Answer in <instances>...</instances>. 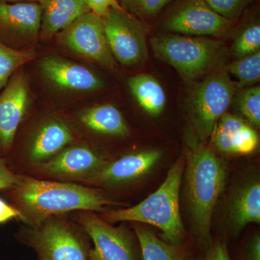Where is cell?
Wrapping results in <instances>:
<instances>
[{"label":"cell","mask_w":260,"mask_h":260,"mask_svg":"<svg viewBox=\"0 0 260 260\" xmlns=\"http://www.w3.org/2000/svg\"><path fill=\"white\" fill-rule=\"evenodd\" d=\"M172 0H129V7L138 14L150 18L158 14Z\"/></svg>","instance_id":"cell-28"},{"label":"cell","mask_w":260,"mask_h":260,"mask_svg":"<svg viewBox=\"0 0 260 260\" xmlns=\"http://www.w3.org/2000/svg\"><path fill=\"white\" fill-rule=\"evenodd\" d=\"M143 260H188L190 258L189 244L173 246L164 242L150 229L135 227Z\"/></svg>","instance_id":"cell-21"},{"label":"cell","mask_w":260,"mask_h":260,"mask_svg":"<svg viewBox=\"0 0 260 260\" xmlns=\"http://www.w3.org/2000/svg\"><path fill=\"white\" fill-rule=\"evenodd\" d=\"M150 44L156 57L186 80L222 69L226 59L223 43L208 38L160 34L152 38Z\"/></svg>","instance_id":"cell-4"},{"label":"cell","mask_w":260,"mask_h":260,"mask_svg":"<svg viewBox=\"0 0 260 260\" xmlns=\"http://www.w3.org/2000/svg\"><path fill=\"white\" fill-rule=\"evenodd\" d=\"M123 3H124V5H126V6L129 7V0H122Z\"/></svg>","instance_id":"cell-36"},{"label":"cell","mask_w":260,"mask_h":260,"mask_svg":"<svg viewBox=\"0 0 260 260\" xmlns=\"http://www.w3.org/2000/svg\"><path fill=\"white\" fill-rule=\"evenodd\" d=\"M128 85L137 102L150 115H160L167 104L165 90L151 75L139 74L131 77Z\"/></svg>","instance_id":"cell-22"},{"label":"cell","mask_w":260,"mask_h":260,"mask_svg":"<svg viewBox=\"0 0 260 260\" xmlns=\"http://www.w3.org/2000/svg\"><path fill=\"white\" fill-rule=\"evenodd\" d=\"M61 44L73 52L115 69L116 60L108 44L102 18L91 12L77 19L58 34Z\"/></svg>","instance_id":"cell-8"},{"label":"cell","mask_w":260,"mask_h":260,"mask_svg":"<svg viewBox=\"0 0 260 260\" xmlns=\"http://www.w3.org/2000/svg\"><path fill=\"white\" fill-rule=\"evenodd\" d=\"M91 148L75 146L39 164L43 172L53 177L93 179L108 164Z\"/></svg>","instance_id":"cell-11"},{"label":"cell","mask_w":260,"mask_h":260,"mask_svg":"<svg viewBox=\"0 0 260 260\" xmlns=\"http://www.w3.org/2000/svg\"><path fill=\"white\" fill-rule=\"evenodd\" d=\"M14 189L21 218L34 225L57 214L78 210L102 212L116 203L90 188L32 178H20Z\"/></svg>","instance_id":"cell-2"},{"label":"cell","mask_w":260,"mask_h":260,"mask_svg":"<svg viewBox=\"0 0 260 260\" xmlns=\"http://www.w3.org/2000/svg\"><path fill=\"white\" fill-rule=\"evenodd\" d=\"M39 0H0V2H5V3H21V2H37Z\"/></svg>","instance_id":"cell-34"},{"label":"cell","mask_w":260,"mask_h":260,"mask_svg":"<svg viewBox=\"0 0 260 260\" xmlns=\"http://www.w3.org/2000/svg\"><path fill=\"white\" fill-rule=\"evenodd\" d=\"M260 49V25L251 22L241 30L233 45V51L238 59L251 55Z\"/></svg>","instance_id":"cell-26"},{"label":"cell","mask_w":260,"mask_h":260,"mask_svg":"<svg viewBox=\"0 0 260 260\" xmlns=\"http://www.w3.org/2000/svg\"><path fill=\"white\" fill-rule=\"evenodd\" d=\"M238 88L226 70L208 74L195 87L189 104L190 134L188 138L205 144L215 124L232 105Z\"/></svg>","instance_id":"cell-5"},{"label":"cell","mask_w":260,"mask_h":260,"mask_svg":"<svg viewBox=\"0 0 260 260\" xmlns=\"http://www.w3.org/2000/svg\"><path fill=\"white\" fill-rule=\"evenodd\" d=\"M27 241L44 260H90L85 242L68 225L47 219L34 225Z\"/></svg>","instance_id":"cell-7"},{"label":"cell","mask_w":260,"mask_h":260,"mask_svg":"<svg viewBox=\"0 0 260 260\" xmlns=\"http://www.w3.org/2000/svg\"><path fill=\"white\" fill-rule=\"evenodd\" d=\"M28 103V85L25 75L17 74L0 93V148L8 150L23 119Z\"/></svg>","instance_id":"cell-12"},{"label":"cell","mask_w":260,"mask_h":260,"mask_svg":"<svg viewBox=\"0 0 260 260\" xmlns=\"http://www.w3.org/2000/svg\"><path fill=\"white\" fill-rule=\"evenodd\" d=\"M188 260H205V257L189 258Z\"/></svg>","instance_id":"cell-35"},{"label":"cell","mask_w":260,"mask_h":260,"mask_svg":"<svg viewBox=\"0 0 260 260\" xmlns=\"http://www.w3.org/2000/svg\"><path fill=\"white\" fill-rule=\"evenodd\" d=\"M185 161L179 158L171 167L165 181L157 190L139 204L114 210L103 215L109 223L133 221L150 224L161 231L160 239L173 246L186 243L185 229L181 220L179 194Z\"/></svg>","instance_id":"cell-3"},{"label":"cell","mask_w":260,"mask_h":260,"mask_svg":"<svg viewBox=\"0 0 260 260\" xmlns=\"http://www.w3.org/2000/svg\"><path fill=\"white\" fill-rule=\"evenodd\" d=\"M20 178L15 175L0 158V189H15L20 183Z\"/></svg>","instance_id":"cell-32"},{"label":"cell","mask_w":260,"mask_h":260,"mask_svg":"<svg viewBox=\"0 0 260 260\" xmlns=\"http://www.w3.org/2000/svg\"><path fill=\"white\" fill-rule=\"evenodd\" d=\"M39 3L42 11L40 32L43 39L59 34L90 12L83 0H39Z\"/></svg>","instance_id":"cell-18"},{"label":"cell","mask_w":260,"mask_h":260,"mask_svg":"<svg viewBox=\"0 0 260 260\" xmlns=\"http://www.w3.org/2000/svg\"><path fill=\"white\" fill-rule=\"evenodd\" d=\"M205 260H232L228 250L226 242L217 239L213 240L205 251Z\"/></svg>","instance_id":"cell-31"},{"label":"cell","mask_w":260,"mask_h":260,"mask_svg":"<svg viewBox=\"0 0 260 260\" xmlns=\"http://www.w3.org/2000/svg\"><path fill=\"white\" fill-rule=\"evenodd\" d=\"M84 125L99 134L124 137L129 129L122 114L110 104L97 106L86 109L80 116Z\"/></svg>","instance_id":"cell-20"},{"label":"cell","mask_w":260,"mask_h":260,"mask_svg":"<svg viewBox=\"0 0 260 260\" xmlns=\"http://www.w3.org/2000/svg\"><path fill=\"white\" fill-rule=\"evenodd\" d=\"M34 58L32 51L17 50L0 42V91L15 70Z\"/></svg>","instance_id":"cell-23"},{"label":"cell","mask_w":260,"mask_h":260,"mask_svg":"<svg viewBox=\"0 0 260 260\" xmlns=\"http://www.w3.org/2000/svg\"><path fill=\"white\" fill-rule=\"evenodd\" d=\"M84 229L93 241L90 260H138L134 239L123 226H113L94 214L83 218Z\"/></svg>","instance_id":"cell-10"},{"label":"cell","mask_w":260,"mask_h":260,"mask_svg":"<svg viewBox=\"0 0 260 260\" xmlns=\"http://www.w3.org/2000/svg\"><path fill=\"white\" fill-rule=\"evenodd\" d=\"M232 104L249 124L256 127L260 126L259 86L244 89L235 95Z\"/></svg>","instance_id":"cell-25"},{"label":"cell","mask_w":260,"mask_h":260,"mask_svg":"<svg viewBox=\"0 0 260 260\" xmlns=\"http://www.w3.org/2000/svg\"><path fill=\"white\" fill-rule=\"evenodd\" d=\"M185 194L191 234L205 251L213 242V212L224 190L227 167L223 159L205 144L188 138Z\"/></svg>","instance_id":"cell-1"},{"label":"cell","mask_w":260,"mask_h":260,"mask_svg":"<svg viewBox=\"0 0 260 260\" xmlns=\"http://www.w3.org/2000/svg\"><path fill=\"white\" fill-rule=\"evenodd\" d=\"M21 218V213L19 210L7 204L3 200L0 199V224L5 223L15 218Z\"/></svg>","instance_id":"cell-33"},{"label":"cell","mask_w":260,"mask_h":260,"mask_svg":"<svg viewBox=\"0 0 260 260\" xmlns=\"http://www.w3.org/2000/svg\"><path fill=\"white\" fill-rule=\"evenodd\" d=\"M42 8L37 2H0V30L25 37L40 32Z\"/></svg>","instance_id":"cell-17"},{"label":"cell","mask_w":260,"mask_h":260,"mask_svg":"<svg viewBox=\"0 0 260 260\" xmlns=\"http://www.w3.org/2000/svg\"><path fill=\"white\" fill-rule=\"evenodd\" d=\"M237 260H260L259 233L252 234L243 242L238 251Z\"/></svg>","instance_id":"cell-29"},{"label":"cell","mask_w":260,"mask_h":260,"mask_svg":"<svg viewBox=\"0 0 260 260\" xmlns=\"http://www.w3.org/2000/svg\"><path fill=\"white\" fill-rule=\"evenodd\" d=\"M226 70L239 80L238 88L254 85L260 79V51L237 59L228 66Z\"/></svg>","instance_id":"cell-24"},{"label":"cell","mask_w":260,"mask_h":260,"mask_svg":"<svg viewBox=\"0 0 260 260\" xmlns=\"http://www.w3.org/2000/svg\"><path fill=\"white\" fill-rule=\"evenodd\" d=\"M229 223L231 234L239 235L249 223H260V182L249 179L233 194L229 206Z\"/></svg>","instance_id":"cell-16"},{"label":"cell","mask_w":260,"mask_h":260,"mask_svg":"<svg viewBox=\"0 0 260 260\" xmlns=\"http://www.w3.org/2000/svg\"><path fill=\"white\" fill-rule=\"evenodd\" d=\"M102 18L108 44L116 60L127 67L146 60L145 28L140 20L124 8H112Z\"/></svg>","instance_id":"cell-6"},{"label":"cell","mask_w":260,"mask_h":260,"mask_svg":"<svg viewBox=\"0 0 260 260\" xmlns=\"http://www.w3.org/2000/svg\"><path fill=\"white\" fill-rule=\"evenodd\" d=\"M215 13L234 22L242 13L249 0H204Z\"/></svg>","instance_id":"cell-27"},{"label":"cell","mask_w":260,"mask_h":260,"mask_svg":"<svg viewBox=\"0 0 260 260\" xmlns=\"http://www.w3.org/2000/svg\"><path fill=\"white\" fill-rule=\"evenodd\" d=\"M233 21L215 13L204 0H183L164 22V28L184 36L223 35Z\"/></svg>","instance_id":"cell-9"},{"label":"cell","mask_w":260,"mask_h":260,"mask_svg":"<svg viewBox=\"0 0 260 260\" xmlns=\"http://www.w3.org/2000/svg\"><path fill=\"white\" fill-rule=\"evenodd\" d=\"M210 138L213 148L225 154H250L259 145L255 129L242 118L228 112L215 124Z\"/></svg>","instance_id":"cell-13"},{"label":"cell","mask_w":260,"mask_h":260,"mask_svg":"<svg viewBox=\"0 0 260 260\" xmlns=\"http://www.w3.org/2000/svg\"><path fill=\"white\" fill-rule=\"evenodd\" d=\"M91 13L103 18L112 8H121L117 0H83Z\"/></svg>","instance_id":"cell-30"},{"label":"cell","mask_w":260,"mask_h":260,"mask_svg":"<svg viewBox=\"0 0 260 260\" xmlns=\"http://www.w3.org/2000/svg\"><path fill=\"white\" fill-rule=\"evenodd\" d=\"M44 75L59 88L90 91L102 88V80L88 68L56 57H47L41 63Z\"/></svg>","instance_id":"cell-15"},{"label":"cell","mask_w":260,"mask_h":260,"mask_svg":"<svg viewBox=\"0 0 260 260\" xmlns=\"http://www.w3.org/2000/svg\"><path fill=\"white\" fill-rule=\"evenodd\" d=\"M73 139L71 130L62 121L51 120L46 123L32 141L29 153L30 161L39 164L49 160L60 153Z\"/></svg>","instance_id":"cell-19"},{"label":"cell","mask_w":260,"mask_h":260,"mask_svg":"<svg viewBox=\"0 0 260 260\" xmlns=\"http://www.w3.org/2000/svg\"><path fill=\"white\" fill-rule=\"evenodd\" d=\"M161 156V152L158 150H145L124 155L115 161L108 162L93 180L111 186L131 182L146 175Z\"/></svg>","instance_id":"cell-14"}]
</instances>
